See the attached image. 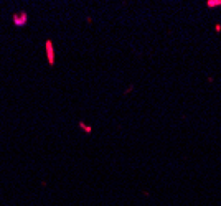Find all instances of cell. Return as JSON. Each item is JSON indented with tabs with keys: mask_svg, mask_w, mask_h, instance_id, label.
<instances>
[{
	"mask_svg": "<svg viewBox=\"0 0 221 206\" xmlns=\"http://www.w3.org/2000/svg\"><path fill=\"white\" fill-rule=\"evenodd\" d=\"M13 23H15L17 26L25 25V23H27V13H20V15L17 13V15L13 17Z\"/></svg>",
	"mask_w": 221,
	"mask_h": 206,
	"instance_id": "cell-1",
	"label": "cell"
}]
</instances>
